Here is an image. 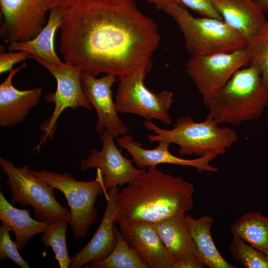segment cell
Returning <instances> with one entry per match:
<instances>
[{
  "mask_svg": "<svg viewBox=\"0 0 268 268\" xmlns=\"http://www.w3.org/2000/svg\"><path fill=\"white\" fill-rule=\"evenodd\" d=\"M194 192L193 184L181 177L149 167L118 192L115 222L153 223L186 213L193 207Z\"/></svg>",
  "mask_w": 268,
  "mask_h": 268,
  "instance_id": "7a4b0ae2",
  "label": "cell"
},
{
  "mask_svg": "<svg viewBox=\"0 0 268 268\" xmlns=\"http://www.w3.org/2000/svg\"><path fill=\"white\" fill-rule=\"evenodd\" d=\"M68 223L65 220L49 224L43 233L41 243L45 248L51 247L61 268H68L71 262L67 245L66 232Z\"/></svg>",
  "mask_w": 268,
  "mask_h": 268,
  "instance_id": "d4e9b609",
  "label": "cell"
},
{
  "mask_svg": "<svg viewBox=\"0 0 268 268\" xmlns=\"http://www.w3.org/2000/svg\"><path fill=\"white\" fill-rule=\"evenodd\" d=\"M29 59V53L24 51H19L17 53L4 52L3 46H0V73H3L13 69L12 67L15 64Z\"/></svg>",
  "mask_w": 268,
  "mask_h": 268,
  "instance_id": "f546056e",
  "label": "cell"
},
{
  "mask_svg": "<svg viewBox=\"0 0 268 268\" xmlns=\"http://www.w3.org/2000/svg\"><path fill=\"white\" fill-rule=\"evenodd\" d=\"M248 61L245 47L231 52L191 56L185 64V70L203 95L223 87L236 71L248 66Z\"/></svg>",
  "mask_w": 268,
  "mask_h": 268,
  "instance_id": "8fae6325",
  "label": "cell"
},
{
  "mask_svg": "<svg viewBox=\"0 0 268 268\" xmlns=\"http://www.w3.org/2000/svg\"><path fill=\"white\" fill-rule=\"evenodd\" d=\"M0 219L9 227L15 235V243L18 250L22 251L30 242L32 236L43 233L49 224L35 220L30 216V210L14 207L0 191Z\"/></svg>",
  "mask_w": 268,
  "mask_h": 268,
  "instance_id": "44dd1931",
  "label": "cell"
},
{
  "mask_svg": "<svg viewBox=\"0 0 268 268\" xmlns=\"http://www.w3.org/2000/svg\"><path fill=\"white\" fill-rule=\"evenodd\" d=\"M223 20L249 42L266 18L251 0H211Z\"/></svg>",
  "mask_w": 268,
  "mask_h": 268,
  "instance_id": "ac0fdd59",
  "label": "cell"
},
{
  "mask_svg": "<svg viewBox=\"0 0 268 268\" xmlns=\"http://www.w3.org/2000/svg\"><path fill=\"white\" fill-rule=\"evenodd\" d=\"M118 77L112 73L97 78L82 71L81 82L88 101L97 115L95 131L100 134L107 130L115 138L125 135L128 128L118 115L112 98V86Z\"/></svg>",
  "mask_w": 268,
  "mask_h": 268,
  "instance_id": "4fadbf2b",
  "label": "cell"
},
{
  "mask_svg": "<svg viewBox=\"0 0 268 268\" xmlns=\"http://www.w3.org/2000/svg\"><path fill=\"white\" fill-rule=\"evenodd\" d=\"M30 172L65 195L72 216L70 224L75 239L86 237L90 226L98 217L95 202L100 194H106L102 177L96 170V177L90 181L76 180L69 173H59L30 168Z\"/></svg>",
  "mask_w": 268,
  "mask_h": 268,
  "instance_id": "52a82bcc",
  "label": "cell"
},
{
  "mask_svg": "<svg viewBox=\"0 0 268 268\" xmlns=\"http://www.w3.org/2000/svg\"><path fill=\"white\" fill-rule=\"evenodd\" d=\"M187 221L194 242L197 256L209 268H235L222 256L213 241L211 229L213 218L203 215L198 219L187 215Z\"/></svg>",
  "mask_w": 268,
  "mask_h": 268,
  "instance_id": "7402d4cb",
  "label": "cell"
},
{
  "mask_svg": "<svg viewBox=\"0 0 268 268\" xmlns=\"http://www.w3.org/2000/svg\"><path fill=\"white\" fill-rule=\"evenodd\" d=\"M116 142L131 155L136 167L139 169L156 167L160 164L167 163L194 167L200 173L218 171L217 168L210 164L218 155L214 151H209L197 158L186 159L170 153L169 148L171 143L166 140L158 141L157 146L151 149L142 148L141 144L134 140L130 134L117 137Z\"/></svg>",
  "mask_w": 268,
  "mask_h": 268,
  "instance_id": "5bb4252c",
  "label": "cell"
},
{
  "mask_svg": "<svg viewBox=\"0 0 268 268\" xmlns=\"http://www.w3.org/2000/svg\"><path fill=\"white\" fill-rule=\"evenodd\" d=\"M119 187L111 188L105 194L107 203L102 220L93 237L71 259L69 268H80L85 265L107 257L117 243L115 215Z\"/></svg>",
  "mask_w": 268,
  "mask_h": 268,
  "instance_id": "2e32d148",
  "label": "cell"
},
{
  "mask_svg": "<svg viewBox=\"0 0 268 268\" xmlns=\"http://www.w3.org/2000/svg\"><path fill=\"white\" fill-rule=\"evenodd\" d=\"M204 263L197 256H194L181 262L175 263L173 268H203Z\"/></svg>",
  "mask_w": 268,
  "mask_h": 268,
  "instance_id": "4dcf8cb0",
  "label": "cell"
},
{
  "mask_svg": "<svg viewBox=\"0 0 268 268\" xmlns=\"http://www.w3.org/2000/svg\"><path fill=\"white\" fill-rule=\"evenodd\" d=\"M186 9H190L202 17L223 20L216 11L211 0H173Z\"/></svg>",
  "mask_w": 268,
  "mask_h": 268,
  "instance_id": "f1b7e54d",
  "label": "cell"
},
{
  "mask_svg": "<svg viewBox=\"0 0 268 268\" xmlns=\"http://www.w3.org/2000/svg\"><path fill=\"white\" fill-rule=\"evenodd\" d=\"M265 14H268V0H251Z\"/></svg>",
  "mask_w": 268,
  "mask_h": 268,
  "instance_id": "1f68e13d",
  "label": "cell"
},
{
  "mask_svg": "<svg viewBox=\"0 0 268 268\" xmlns=\"http://www.w3.org/2000/svg\"><path fill=\"white\" fill-rule=\"evenodd\" d=\"M118 224L122 236L148 268H173L174 262L150 223L130 221Z\"/></svg>",
  "mask_w": 268,
  "mask_h": 268,
  "instance_id": "9a60e30c",
  "label": "cell"
},
{
  "mask_svg": "<svg viewBox=\"0 0 268 268\" xmlns=\"http://www.w3.org/2000/svg\"><path fill=\"white\" fill-rule=\"evenodd\" d=\"M209 114L220 125H239L259 118L268 107V87L254 66L236 71L217 91L202 95Z\"/></svg>",
  "mask_w": 268,
  "mask_h": 268,
  "instance_id": "3957f363",
  "label": "cell"
},
{
  "mask_svg": "<svg viewBox=\"0 0 268 268\" xmlns=\"http://www.w3.org/2000/svg\"><path fill=\"white\" fill-rule=\"evenodd\" d=\"M248 66L259 69L264 84L268 87V20H266L255 36L247 43Z\"/></svg>",
  "mask_w": 268,
  "mask_h": 268,
  "instance_id": "484cf974",
  "label": "cell"
},
{
  "mask_svg": "<svg viewBox=\"0 0 268 268\" xmlns=\"http://www.w3.org/2000/svg\"><path fill=\"white\" fill-rule=\"evenodd\" d=\"M99 138L101 149H92L87 158L81 160L80 168L82 171L96 168L107 191L128 184L146 171L134 167L132 160L123 156L114 142L115 137L107 130L99 134Z\"/></svg>",
  "mask_w": 268,
  "mask_h": 268,
  "instance_id": "7c38bea8",
  "label": "cell"
},
{
  "mask_svg": "<svg viewBox=\"0 0 268 268\" xmlns=\"http://www.w3.org/2000/svg\"><path fill=\"white\" fill-rule=\"evenodd\" d=\"M162 10L175 21L191 56L231 52L246 47L244 37L223 20L194 17L173 0H166Z\"/></svg>",
  "mask_w": 268,
  "mask_h": 268,
  "instance_id": "5b68a950",
  "label": "cell"
},
{
  "mask_svg": "<svg viewBox=\"0 0 268 268\" xmlns=\"http://www.w3.org/2000/svg\"><path fill=\"white\" fill-rule=\"evenodd\" d=\"M56 5L64 62L94 77L106 73L119 78L140 67L150 70L160 37L134 0H58Z\"/></svg>",
  "mask_w": 268,
  "mask_h": 268,
  "instance_id": "6da1fadb",
  "label": "cell"
},
{
  "mask_svg": "<svg viewBox=\"0 0 268 268\" xmlns=\"http://www.w3.org/2000/svg\"><path fill=\"white\" fill-rule=\"evenodd\" d=\"M9 228L1 222L0 226V260L8 259L22 268H29L28 263L20 255L19 250L9 233Z\"/></svg>",
  "mask_w": 268,
  "mask_h": 268,
  "instance_id": "83f0119b",
  "label": "cell"
},
{
  "mask_svg": "<svg viewBox=\"0 0 268 268\" xmlns=\"http://www.w3.org/2000/svg\"><path fill=\"white\" fill-rule=\"evenodd\" d=\"M117 243L112 252L106 258L90 262L83 268H148L130 247L115 226Z\"/></svg>",
  "mask_w": 268,
  "mask_h": 268,
  "instance_id": "cb8c5ba5",
  "label": "cell"
},
{
  "mask_svg": "<svg viewBox=\"0 0 268 268\" xmlns=\"http://www.w3.org/2000/svg\"><path fill=\"white\" fill-rule=\"evenodd\" d=\"M233 236L268 255V216L252 211L239 217L231 225Z\"/></svg>",
  "mask_w": 268,
  "mask_h": 268,
  "instance_id": "603a6c76",
  "label": "cell"
},
{
  "mask_svg": "<svg viewBox=\"0 0 268 268\" xmlns=\"http://www.w3.org/2000/svg\"><path fill=\"white\" fill-rule=\"evenodd\" d=\"M61 10L58 5L53 7L46 25L34 38L20 42L9 44V51H24L29 53V59H39L55 67H60L65 62L57 56L54 48V38L61 22Z\"/></svg>",
  "mask_w": 268,
  "mask_h": 268,
  "instance_id": "ffe728a7",
  "label": "cell"
},
{
  "mask_svg": "<svg viewBox=\"0 0 268 268\" xmlns=\"http://www.w3.org/2000/svg\"><path fill=\"white\" fill-rule=\"evenodd\" d=\"M186 213L171 216L151 223L159 235L174 264L197 256L196 248Z\"/></svg>",
  "mask_w": 268,
  "mask_h": 268,
  "instance_id": "d6986e66",
  "label": "cell"
},
{
  "mask_svg": "<svg viewBox=\"0 0 268 268\" xmlns=\"http://www.w3.org/2000/svg\"><path fill=\"white\" fill-rule=\"evenodd\" d=\"M35 60L46 68L57 81L56 91L49 93L45 98L47 102L54 105V109L49 119L40 125L43 134L35 148L38 150L47 138H53L58 129L57 121L66 109H75L81 107L91 111L92 106L87 99L82 87V69L80 67L65 62L60 67H55L39 59Z\"/></svg>",
  "mask_w": 268,
  "mask_h": 268,
  "instance_id": "9c48e42d",
  "label": "cell"
},
{
  "mask_svg": "<svg viewBox=\"0 0 268 268\" xmlns=\"http://www.w3.org/2000/svg\"><path fill=\"white\" fill-rule=\"evenodd\" d=\"M143 125L154 134L147 135L149 141L166 140L176 144L180 156H201L211 151L224 154L238 139L234 129L220 127L209 113L200 122L190 116L180 117L171 130L162 129L152 121H144Z\"/></svg>",
  "mask_w": 268,
  "mask_h": 268,
  "instance_id": "277c9868",
  "label": "cell"
},
{
  "mask_svg": "<svg viewBox=\"0 0 268 268\" xmlns=\"http://www.w3.org/2000/svg\"><path fill=\"white\" fill-rule=\"evenodd\" d=\"M147 2L153 3L157 9L162 10L163 5L166 0H145Z\"/></svg>",
  "mask_w": 268,
  "mask_h": 268,
  "instance_id": "d6a6232c",
  "label": "cell"
},
{
  "mask_svg": "<svg viewBox=\"0 0 268 268\" xmlns=\"http://www.w3.org/2000/svg\"><path fill=\"white\" fill-rule=\"evenodd\" d=\"M26 66V63H24L10 71L6 78L0 84V127H12L21 123L29 110L40 101L42 88L20 90L12 85V79L15 74Z\"/></svg>",
  "mask_w": 268,
  "mask_h": 268,
  "instance_id": "e0dca14e",
  "label": "cell"
},
{
  "mask_svg": "<svg viewBox=\"0 0 268 268\" xmlns=\"http://www.w3.org/2000/svg\"><path fill=\"white\" fill-rule=\"evenodd\" d=\"M232 259L245 268H268V255L233 236L228 247Z\"/></svg>",
  "mask_w": 268,
  "mask_h": 268,
  "instance_id": "4316f807",
  "label": "cell"
},
{
  "mask_svg": "<svg viewBox=\"0 0 268 268\" xmlns=\"http://www.w3.org/2000/svg\"><path fill=\"white\" fill-rule=\"evenodd\" d=\"M0 165L7 176L6 182L12 195L11 204L32 206L34 217L49 224L61 220L71 224L70 211L57 201L55 188L33 175L28 165L17 167L11 161L1 157Z\"/></svg>",
  "mask_w": 268,
  "mask_h": 268,
  "instance_id": "8992f818",
  "label": "cell"
},
{
  "mask_svg": "<svg viewBox=\"0 0 268 268\" xmlns=\"http://www.w3.org/2000/svg\"><path fill=\"white\" fill-rule=\"evenodd\" d=\"M58 0H0V39L7 43L35 38L46 25L47 12Z\"/></svg>",
  "mask_w": 268,
  "mask_h": 268,
  "instance_id": "30bf717a",
  "label": "cell"
},
{
  "mask_svg": "<svg viewBox=\"0 0 268 268\" xmlns=\"http://www.w3.org/2000/svg\"><path fill=\"white\" fill-rule=\"evenodd\" d=\"M149 71L140 67L119 78L115 101L116 109L118 113L137 115L146 121L155 119L170 124L169 110L173 94L168 90L154 93L148 89L144 79Z\"/></svg>",
  "mask_w": 268,
  "mask_h": 268,
  "instance_id": "ba28073f",
  "label": "cell"
}]
</instances>
